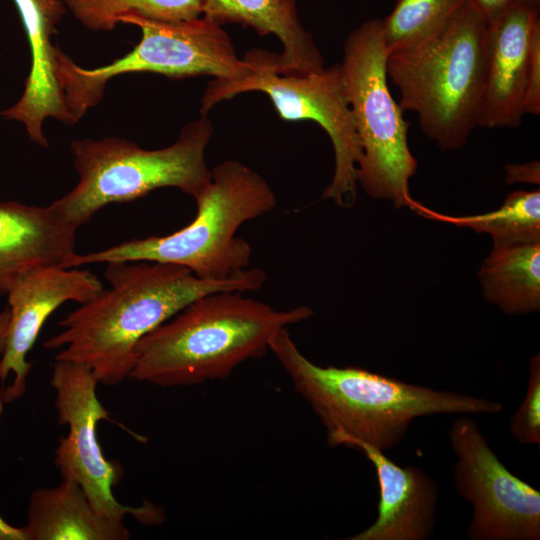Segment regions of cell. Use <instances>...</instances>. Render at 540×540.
I'll list each match as a JSON object with an SVG mask.
<instances>
[{
	"mask_svg": "<svg viewBox=\"0 0 540 540\" xmlns=\"http://www.w3.org/2000/svg\"><path fill=\"white\" fill-rule=\"evenodd\" d=\"M327 443L363 452L379 484L376 520L348 540H425L432 534L438 487L426 472L414 465L399 466L377 447L340 432L327 434Z\"/></svg>",
	"mask_w": 540,
	"mask_h": 540,
	"instance_id": "5bb4252c",
	"label": "cell"
},
{
	"mask_svg": "<svg viewBox=\"0 0 540 540\" xmlns=\"http://www.w3.org/2000/svg\"><path fill=\"white\" fill-rule=\"evenodd\" d=\"M104 275L109 288L70 312L43 347L61 348L56 360L86 365L107 386L130 377L138 342L194 300L219 291H256L267 280L258 267L207 280L181 266L148 261L107 263Z\"/></svg>",
	"mask_w": 540,
	"mask_h": 540,
	"instance_id": "6da1fadb",
	"label": "cell"
},
{
	"mask_svg": "<svg viewBox=\"0 0 540 540\" xmlns=\"http://www.w3.org/2000/svg\"><path fill=\"white\" fill-rule=\"evenodd\" d=\"M269 351L327 434L340 432L383 452L397 446L418 417L497 414L503 409L497 401L434 390L359 367L319 366L302 354L287 328L273 336Z\"/></svg>",
	"mask_w": 540,
	"mask_h": 540,
	"instance_id": "3957f363",
	"label": "cell"
},
{
	"mask_svg": "<svg viewBox=\"0 0 540 540\" xmlns=\"http://www.w3.org/2000/svg\"><path fill=\"white\" fill-rule=\"evenodd\" d=\"M50 384L56 392L58 423L68 427V435L59 439L55 450L54 463L62 478L76 481L102 516L124 520L129 515L144 524L162 522L163 511L152 503L125 506L113 495L120 471L105 458L98 443L97 423L110 413L97 397L99 381L93 372L80 363L56 360Z\"/></svg>",
	"mask_w": 540,
	"mask_h": 540,
	"instance_id": "30bf717a",
	"label": "cell"
},
{
	"mask_svg": "<svg viewBox=\"0 0 540 540\" xmlns=\"http://www.w3.org/2000/svg\"><path fill=\"white\" fill-rule=\"evenodd\" d=\"M539 35V0L517 3L487 24L480 127L521 125L531 52Z\"/></svg>",
	"mask_w": 540,
	"mask_h": 540,
	"instance_id": "4fadbf2b",
	"label": "cell"
},
{
	"mask_svg": "<svg viewBox=\"0 0 540 540\" xmlns=\"http://www.w3.org/2000/svg\"><path fill=\"white\" fill-rule=\"evenodd\" d=\"M525 114H540V35L533 43L524 98Z\"/></svg>",
	"mask_w": 540,
	"mask_h": 540,
	"instance_id": "cb8c5ba5",
	"label": "cell"
},
{
	"mask_svg": "<svg viewBox=\"0 0 540 540\" xmlns=\"http://www.w3.org/2000/svg\"><path fill=\"white\" fill-rule=\"evenodd\" d=\"M0 540H25L21 528L9 525L0 517Z\"/></svg>",
	"mask_w": 540,
	"mask_h": 540,
	"instance_id": "4316f807",
	"label": "cell"
},
{
	"mask_svg": "<svg viewBox=\"0 0 540 540\" xmlns=\"http://www.w3.org/2000/svg\"><path fill=\"white\" fill-rule=\"evenodd\" d=\"M413 211L425 218L488 233L493 238L494 247L540 240L539 190L509 193L497 210L484 214L450 216L432 211L420 203Z\"/></svg>",
	"mask_w": 540,
	"mask_h": 540,
	"instance_id": "ffe728a7",
	"label": "cell"
},
{
	"mask_svg": "<svg viewBox=\"0 0 540 540\" xmlns=\"http://www.w3.org/2000/svg\"><path fill=\"white\" fill-rule=\"evenodd\" d=\"M526 0H466L487 24L509 7Z\"/></svg>",
	"mask_w": 540,
	"mask_h": 540,
	"instance_id": "d4e9b609",
	"label": "cell"
},
{
	"mask_svg": "<svg viewBox=\"0 0 540 540\" xmlns=\"http://www.w3.org/2000/svg\"><path fill=\"white\" fill-rule=\"evenodd\" d=\"M515 439L523 444H540V354L529 361L525 396L509 422Z\"/></svg>",
	"mask_w": 540,
	"mask_h": 540,
	"instance_id": "603a6c76",
	"label": "cell"
},
{
	"mask_svg": "<svg viewBox=\"0 0 540 540\" xmlns=\"http://www.w3.org/2000/svg\"><path fill=\"white\" fill-rule=\"evenodd\" d=\"M63 1L73 16L93 31H111L129 14L164 22L188 21L203 14V0Z\"/></svg>",
	"mask_w": 540,
	"mask_h": 540,
	"instance_id": "44dd1931",
	"label": "cell"
},
{
	"mask_svg": "<svg viewBox=\"0 0 540 540\" xmlns=\"http://www.w3.org/2000/svg\"><path fill=\"white\" fill-rule=\"evenodd\" d=\"M248 91L267 94L283 120H312L325 130L333 145L335 169L322 199L351 207L357 197L362 151L340 64L306 74H279L277 56L271 54L257 72L243 80L212 81L202 98L201 113L205 115L217 102Z\"/></svg>",
	"mask_w": 540,
	"mask_h": 540,
	"instance_id": "9c48e42d",
	"label": "cell"
},
{
	"mask_svg": "<svg viewBox=\"0 0 540 540\" xmlns=\"http://www.w3.org/2000/svg\"><path fill=\"white\" fill-rule=\"evenodd\" d=\"M25 540H127L124 520L100 515L81 486L63 479L54 488L33 491L28 522L21 527Z\"/></svg>",
	"mask_w": 540,
	"mask_h": 540,
	"instance_id": "ac0fdd59",
	"label": "cell"
},
{
	"mask_svg": "<svg viewBox=\"0 0 540 540\" xmlns=\"http://www.w3.org/2000/svg\"><path fill=\"white\" fill-rule=\"evenodd\" d=\"M448 437L456 490L472 506L468 537L539 540L540 492L506 468L471 418H457Z\"/></svg>",
	"mask_w": 540,
	"mask_h": 540,
	"instance_id": "8fae6325",
	"label": "cell"
},
{
	"mask_svg": "<svg viewBox=\"0 0 540 540\" xmlns=\"http://www.w3.org/2000/svg\"><path fill=\"white\" fill-rule=\"evenodd\" d=\"M539 162L533 161L526 164L506 165L507 183H533L539 184L540 170Z\"/></svg>",
	"mask_w": 540,
	"mask_h": 540,
	"instance_id": "484cf974",
	"label": "cell"
},
{
	"mask_svg": "<svg viewBox=\"0 0 540 540\" xmlns=\"http://www.w3.org/2000/svg\"><path fill=\"white\" fill-rule=\"evenodd\" d=\"M484 297L509 314L540 308V240L493 247L482 263Z\"/></svg>",
	"mask_w": 540,
	"mask_h": 540,
	"instance_id": "d6986e66",
	"label": "cell"
},
{
	"mask_svg": "<svg viewBox=\"0 0 540 540\" xmlns=\"http://www.w3.org/2000/svg\"><path fill=\"white\" fill-rule=\"evenodd\" d=\"M211 171L210 183L194 198L196 215L185 227L169 235L135 238L97 252H75L64 267L148 261L184 267L201 279L237 276L248 267L252 254L250 244L236 236L238 229L271 211L277 199L266 180L239 161H224Z\"/></svg>",
	"mask_w": 540,
	"mask_h": 540,
	"instance_id": "277c9868",
	"label": "cell"
},
{
	"mask_svg": "<svg viewBox=\"0 0 540 540\" xmlns=\"http://www.w3.org/2000/svg\"><path fill=\"white\" fill-rule=\"evenodd\" d=\"M119 22L140 27L142 39L131 52L106 66L79 67L56 49L55 75L66 107L78 121L101 101L106 83L114 76L154 72L170 78L211 75L220 82H237L257 72L269 57L260 51L238 59L230 37L206 16L164 22L129 14Z\"/></svg>",
	"mask_w": 540,
	"mask_h": 540,
	"instance_id": "52a82bcc",
	"label": "cell"
},
{
	"mask_svg": "<svg viewBox=\"0 0 540 540\" xmlns=\"http://www.w3.org/2000/svg\"><path fill=\"white\" fill-rule=\"evenodd\" d=\"M244 293L204 295L144 336L130 378L159 387L224 379L265 355L279 330L313 315L308 306L279 310Z\"/></svg>",
	"mask_w": 540,
	"mask_h": 540,
	"instance_id": "7a4b0ae2",
	"label": "cell"
},
{
	"mask_svg": "<svg viewBox=\"0 0 540 540\" xmlns=\"http://www.w3.org/2000/svg\"><path fill=\"white\" fill-rule=\"evenodd\" d=\"M203 14L217 24L234 22L274 34L283 45L277 56L279 74H306L322 70L323 57L304 30L295 0H203Z\"/></svg>",
	"mask_w": 540,
	"mask_h": 540,
	"instance_id": "e0dca14e",
	"label": "cell"
},
{
	"mask_svg": "<svg viewBox=\"0 0 540 540\" xmlns=\"http://www.w3.org/2000/svg\"><path fill=\"white\" fill-rule=\"evenodd\" d=\"M10 311L8 306L0 311V354L3 353L9 328Z\"/></svg>",
	"mask_w": 540,
	"mask_h": 540,
	"instance_id": "83f0119b",
	"label": "cell"
},
{
	"mask_svg": "<svg viewBox=\"0 0 540 540\" xmlns=\"http://www.w3.org/2000/svg\"><path fill=\"white\" fill-rule=\"evenodd\" d=\"M387 57L379 18L361 24L344 43L340 68L362 151L357 183L374 199L413 210L409 180L417 160L408 145L409 122L389 90Z\"/></svg>",
	"mask_w": 540,
	"mask_h": 540,
	"instance_id": "ba28073f",
	"label": "cell"
},
{
	"mask_svg": "<svg viewBox=\"0 0 540 540\" xmlns=\"http://www.w3.org/2000/svg\"><path fill=\"white\" fill-rule=\"evenodd\" d=\"M466 0H397L381 19L388 54L415 46L440 32Z\"/></svg>",
	"mask_w": 540,
	"mask_h": 540,
	"instance_id": "7402d4cb",
	"label": "cell"
},
{
	"mask_svg": "<svg viewBox=\"0 0 540 540\" xmlns=\"http://www.w3.org/2000/svg\"><path fill=\"white\" fill-rule=\"evenodd\" d=\"M210 121L186 124L172 145L155 150L117 137L71 142L79 182L51 207L76 229L110 203L129 202L162 187L196 198L210 183L205 160L212 135Z\"/></svg>",
	"mask_w": 540,
	"mask_h": 540,
	"instance_id": "8992f818",
	"label": "cell"
},
{
	"mask_svg": "<svg viewBox=\"0 0 540 540\" xmlns=\"http://www.w3.org/2000/svg\"><path fill=\"white\" fill-rule=\"evenodd\" d=\"M77 230L51 205L0 202V296L27 271L63 267L75 253Z\"/></svg>",
	"mask_w": 540,
	"mask_h": 540,
	"instance_id": "2e32d148",
	"label": "cell"
},
{
	"mask_svg": "<svg viewBox=\"0 0 540 540\" xmlns=\"http://www.w3.org/2000/svg\"><path fill=\"white\" fill-rule=\"evenodd\" d=\"M487 22L467 2L436 35L388 54L387 78L401 109L442 151L458 150L479 126Z\"/></svg>",
	"mask_w": 540,
	"mask_h": 540,
	"instance_id": "5b68a950",
	"label": "cell"
},
{
	"mask_svg": "<svg viewBox=\"0 0 540 540\" xmlns=\"http://www.w3.org/2000/svg\"><path fill=\"white\" fill-rule=\"evenodd\" d=\"M104 289L92 272L78 267L41 266L20 275L7 292L10 322L0 361V381L12 382L0 394V409L27 388L31 363L26 356L49 316L62 304H83Z\"/></svg>",
	"mask_w": 540,
	"mask_h": 540,
	"instance_id": "7c38bea8",
	"label": "cell"
},
{
	"mask_svg": "<svg viewBox=\"0 0 540 540\" xmlns=\"http://www.w3.org/2000/svg\"><path fill=\"white\" fill-rule=\"evenodd\" d=\"M24 25L31 52V68L20 99L1 115L24 124L29 139L48 147L43 123L52 117L67 125L78 121L66 107L55 75V52L52 44L56 27L66 12L62 0H14Z\"/></svg>",
	"mask_w": 540,
	"mask_h": 540,
	"instance_id": "9a60e30c",
	"label": "cell"
}]
</instances>
